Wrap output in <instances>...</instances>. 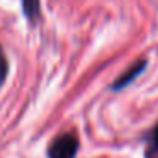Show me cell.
<instances>
[{
  "label": "cell",
  "mask_w": 158,
  "mask_h": 158,
  "mask_svg": "<svg viewBox=\"0 0 158 158\" xmlns=\"http://www.w3.org/2000/svg\"><path fill=\"white\" fill-rule=\"evenodd\" d=\"M22 9H24L26 17L34 22L39 15V0H22Z\"/></svg>",
  "instance_id": "3"
},
{
  "label": "cell",
  "mask_w": 158,
  "mask_h": 158,
  "mask_svg": "<svg viewBox=\"0 0 158 158\" xmlns=\"http://www.w3.org/2000/svg\"><path fill=\"white\" fill-rule=\"evenodd\" d=\"M7 73H9V63H7V58H5V55H4V49L0 46V85L4 83Z\"/></svg>",
  "instance_id": "5"
},
{
  "label": "cell",
  "mask_w": 158,
  "mask_h": 158,
  "mask_svg": "<svg viewBox=\"0 0 158 158\" xmlns=\"http://www.w3.org/2000/svg\"><path fill=\"white\" fill-rule=\"evenodd\" d=\"M144 66H146V61H138V63H134V66H131V68L127 70L126 73H124V75H121L119 78H117L116 82L112 83V89H114V90H121V89H124V87H127L138 75H141V72L144 70Z\"/></svg>",
  "instance_id": "2"
},
{
  "label": "cell",
  "mask_w": 158,
  "mask_h": 158,
  "mask_svg": "<svg viewBox=\"0 0 158 158\" xmlns=\"http://www.w3.org/2000/svg\"><path fill=\"white\" fill-rule=\"evenodd\" d=\"M144 158H158V124L155 126V129L151 131V134H150Z\"/></svg>",
  "instance_id": "4"
},
{
  "label": "cell",
  "mask_w": 158,
  "mask_h": 158,
  "mask_svg": "<svg viewBox=\"0 0 158 158\" xmlns=\"http://www.w3.org/2000/svg\"><path fill=\"white\" fill-rule=\"evenodd\" d=\"M78 138L72 133L58 136L48 148V158H75L78 151Z\"/></svg>",
  "instance_id": "1"
}]
</instances>
